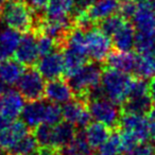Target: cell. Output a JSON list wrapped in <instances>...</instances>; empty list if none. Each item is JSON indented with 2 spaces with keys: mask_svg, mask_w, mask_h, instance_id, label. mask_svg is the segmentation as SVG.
Wrapping results in <instances>:
<instances>
[{
  "mask_svg": "<svg viewBox=\"0 0 155 155\" xmlns=\"http://www.w3.org/2000/svg\"><path fill=\"white\" fill-rule=\"evenodd\" d=\"M102 72L103 66L101 63L89 61L71 77L67 78L66 80L72 89L74 98L81 99L87 103L88 93L101 84Z\"/></svg>",
  "mask_w": 155,
  "mask_h": 155,
  "instance_id": "1",
  "label": "cell"
},
{
  "mask_svg": "<svg viewBox=\"0 0 155 155\" xmlns=\"http://www.w3.org/2000/svg\"><path fill=\"white\" fill-rule=\"evenodd\" d=\"M133 78L127 72L103 67L101 87L104 96L120 106L129 97Z\"/></svg>",
  "mask_w": 155,
  "mask_h": 155,
  "instance_id": "2",
  "label": "cell"
},
{
  "mask_svg": "<svg viewBox=\"0 0 155 155\" xmlns=\"http://www.w3.org/2000/svg\"><path fill=\"white\" fill-rule=\"evenodd\" d=\"M2 20L8 28L17 31L19 33H26L31 31L34 19V13L24 1L8 0L0 14Z\"/></svg>",
  "mask_w": 155,
  "mask_h": 155,
  "instance_id": "3",
  "label": "cell"
},
{
  "mask_svg": "<svg viewBox=\"0 0 155 155\" xmlns=\"http://www.w3.org/2000/svg\"><path fill=\"white\" fill-rule=\"evenodd\" d=\"M87 108L91 118L98 122L104 123L110 129L119 130L120 108L106 97H100L87 101Z\"/></svg>",
  "mask_w": 155,
  "mask_h": 155,
  "instance_id": "4",
  "label": "cell"
},
{
  "mask_svg": "<svg viewBox=\"0 0 155 155\" xmlns=\"http://www.w3.org/2000/svg\"><path fill=\"white\" fill-rule=\"evenodd\" d=\"M16 84L18 91L26 101L44 99L46 82L35 66L26 67Z\"/></svg>",
  "mask_w": 155,
  "mask_h": 155,
  "instance_id": "5",
  "label": "cell"
},
{
  "mask_svg": "<svg viewBox=\"0 0 155 155\" xmlns=\"http://www.w3.org/2000/svg\"><path fill=\"white\" fill-rule=\"evenodd\" d=\"M85 38L89 61L103 64L107 54L112 51L113 44L110 37L95 26L85 32Z\"/></svg>",
  "mask_w": 155,
  "mask_h": 155,
  "instance_id": "6",
  "label": "cell"
},
{
  "mask_svg": "<svg viewBox=\"0 0 155 155\" xmlns=\"http://www.w3.org/2000/svg\"><path fill=\"white\" fill-rule=\"evenodd\" d=\"M14 58L25 67L35 66L39 54L36 45V35L32 31L24 33L17 49L14 52Z\"/></svg>",
  "mask_w": 155,
  "mask_h": 155,
  "instance_id": "7",
  "label": "cell"
},
{
  "mask_svg": "<svg viewBox=\"0 0 155 155\" xmlns=\"http://www.w3.org/2000/svg\"><path fill=\"white\" fill-rule=\"evenodd\" d=\"M35 68L46 80H54L64 75V56L63 51H54L41 56L35 64Z\"/></svg>",
  "mask_w": 155,
  "mask_h": 155,
  "instance_id": "8",
  "label": "cell"
},
{
  "mask_svg": "<svg viewBox=\"0 0 155 155\" xmlns=\"http://www.w3.org/2000/svg\"><path fill=\"white\" fill-rule=\"evenodd\" d=\"M119 130L131 132L140 142H144L149 139V122L144 115L120 114Z\"/></svg>",
  "mask_w": 155,
  "mask_h": 155,
  "instance_id": "9",
  "label": "cell"
},
{
  "mask_svg": "<svg viewBox=\"0 0 155 155\" xmlns=\"http://www.w3.org/2000/svg\"><path fill=\"white\" fill-rule=\"evenodd\" d=\"M73 98L74 95L72 93V89L66 80L58 78L54 80H49L46 83L44 99L48 100V102L64 104Z\"/></svg>",
  "mask_w": 155,
  "mask_h": 155,
  "instance_id": "10",
  "label": "cell"
},
{
  "mask_svg": "<svg viewBox=\"0 0 155 155\" xmlns=\"http://www.w3.org/2000/svg\"><path fill=\"white\" fill-rule=\"evenodd\" d=\"M135 62L136 53H133L131 51H119L115 49L107 54L103 65L107 68L129 73L134 70Z\"/></svg>",
  "mask_w": 155,
  "mask_h": 155,
  "instance_id": "11",
  "label": "cell"
},
{
  "mask_svg": "<svg viewBox=\"0 0 155 155\" xmlns=\"http://www.w3.org/2000/svg\"><path fill=\"white\" fill-rule=\"evenodd\" d=\"M2 114L9 117L12 120H15L21 114V110L25 106V99L20 93L16 89L10 88L3 93L0 97Z\"/></svg>",
  "mask_w": 155,
  "mask_h": 155,
  "instance_id": "12",
  "label": "cell"
},
{
  "mask_svg": "<svg viewBox=\"0 0 155 155\" xmlns=\"http://www.w3.org/2000/svg\"><path fill=\"white\" fill-rule=\"evenodd\" d=\"M120 2L118 0H94L86 8V14L94 24L118 12Z\"/></svg>",
  "mask_w": 155,
  "mask_h": 155,
  "instance_id": "13",
  "label": "cell"
},
{
  "mask_svg": "<svg viewBox=\"0 0 155 155\" xmlns=\"http://www.w3.org/2000/svg\"><path fill=\"white\" fill-rule=\"evenodd\" d=\"M46 102L41 100L27 101L21 110V120L27 124L30 130H34L37 125L44 122Z\"/></svg>",
  "mask_w": 155,
  "mask_h": 155,
  "instance_id": "14",
  "label": "cell"
},
{
  "mask_svg": "<svg viewBox=\"0 0 155 155\" xmlns=\"http://www.w3.org/2000/svg\"><path fill=\"white\" fill-rule=\"evenodd\" d=\"M30 131L32 130L29 129L24 121L15 119L2 133H0V144L5 151H8Z\"/></svg>",
  "mask_w": 155,
  "mask_h": 155,
  "instance_id": "15",
  "label": "cell"
},
{
  "mask_svg": "<svg viewBox=\"0 0 155 155\" xmlns=\"http://www.w3.org/2000/svg\"><path fill=\"white\" fill-rule=\"evenodd\" d=\"M133 20L138 32L155 33V13L150 2L138 3Z\"/></svg>",
  "mask_w": 155,
  "mask_h": 155,
  "instance_id": "16",
  "label": "cell"
},
{
  "mask_svg": "<svg viewBox=\"0 0 155 155\" xmlns=\"http://www.w3.org/2000/svg\"><path fill=\"white\" fill-rule=\"evenodd\" d=\"M135 27L130 20H127L112 36V44L119 51H131L134 48Z\"/></svg>",
  "mask_w": 155,
  "mask_h": 155,
  "instance_id": "17",
  "label": "cell"
},
{
  "mask_svg": "<svg viewBox=\"0 0 155 155\" xmlns=\"http://www.w3.org/2000/svg\"><path fill=\"white\" fill-rule=\"evenodd\" d=\"M25 68L26 67L15 58H10L0 61V79L3 81L5 84L10 86L15 85L21 77Z\"/></svg>",
  "mask_w": 155,
  "mask_h": 155,
  "instance_id": "18",
  "label": "cell"
},
{
  "mask_svg": "<svg viewBox=\"0 0 155 155\" xmlns=\"http://www.w3.org/2000/svg\"><path fill=\"white\" fill-rule=\"evenodd\" d=\"M20 38V33L11 28L3 29L0 32V61L7 60L14 55Z\"/></svg>",
  "mask_w": 155,
  "mask_h": 155,
  "instance_id": "19",
  "label": "cell"
},
{
  "mask_svg": "<svg viewBox=\"0 0 155 155\" xmlns=\"http://www.w3.org/2000/svg\"><path fill=\"white\" fill-rule=\"evenodd\" d=\"M113 130L107 125L101 122H91L86 129H84V133L86 136V140L88 142L91 150L98 149L110 135Z\"/></svg>",
  "mask_w": 155,
  "mask_h": 155,
  "instance_id": "20",
  "label": "cell"
},
{
  "mask_svg": "<svg viewBox=\"0 0 155 155\" xmlns=\"http://www.w3.org/2000/svg\"><path fill=\"white\" fill-rule=\"evenodd\" d=\"M78 132V129L70 122L61 121L53 125V148L58 149L66 146L73 139Z\"/></svg>",
  "mask_w": 155,
  "mask_h": 155,
  "instance_id": "21",
  "label": "cell"
},
{
  "mask_svg": "<svg viewBox=\"0 0 155 155\" xmlns=\"http://www.w3.org/2000/svg\"><path fill=\"white\" fill-rule=\"evenodd\" d=\"M153 102L149 95L140 97H127V100L120 105V114H138L146 115Z\"/></svg>",
  "mask_w": 155,
  "mask_h": 155,
  "instance_id": "22",
  "label": "cell"
},
{
  "mask_svg": "<svg viewBox=\"0 0 155 155\" xmlns=\"http://www.w3.org/2000/svg\"><path fill=\"white\" fill-rule=\"evenodd\" d=\"M62 155H87L91 153V148L86 140L84 130H78L70 142L60 149Z\"/></svg>",
  "mask_w": 155,
  "mask_h": 155,
  "instance_id": "23",
  "label": "cell"
},
{
  "mask_svg": "<svg viewBox=\"0 0 155 155\" xmlns=\"http://www.w3.org/2000/svg\"><path fill=\"white\" fill-rule=\"evenodd\" d=\"M63 56H64V77L66 79L71 77L83 65L89 62V58L87 55L75 52L70 49L63 50Z\"/></svg>",
  "mask_w": 155,
  "mask_h": 155,
  "instance_id": "24",
  "label": "cell"
},
{
  "mask_svg": "<svg viewBox=\"0 0 155 155\" xmlns=\"http://www.w3.org/2000/svg\"><path fill=\"white\" fill-rule=\"evenodd\" d=\"M74 0H49L46 9V17L51 19L71 16L74 9Z\"/></svg>",
  "mask_w": 155,
  "mask_h": 155,
  "instance_id": "25",
  "label": "cell"
},
{
  "mask_svg": "<svg viewBox=\"0 0 155 155\" xmlns=\"http://www.w3.org/2000/svg\"><path fill=\"white\" fill-rule=\"evenodd\" d=\"M87 110V103L85 101L78 98H73V99L69 100L68 102L64 103L62 106V115L63 119L67 122L72 123L75 127L78 120L80 119L82 114Z\"/></svg>",
  "mask_w": 155,
  "mask_h": 155,
  "instance_id": "26",
  "label": "cell"
},
{
  "mask_svg": "<svg viewBox=\"0 0 155 155\" xmlns=\"http://www.w3.org/2000/svg\"><path fill=\"white\" fill-rule=\"evenodd\" d=\"M135 77L148 79L155 75V60L150 53H136V62L134 67Z\"/></svg>",
  "mask_w": 155,
  "mask_h": 155,
  "instance_id": "27",
  "label": "cell"
},
{
  "mask_svg": "<svg viewBox=\"0 0 155 155\" xmlns=\"http://www.w3.org/2000/svg\"><path fill=\"white\" fill-rule=\"evenodd\" d=\"M39 147L34 134L30 131L24 136L15 146L7 151V155H30L38 151Z\"/></svg>",
  "mask_w": 155,
  "mask_h": 155,
  "instance_id": "28",
  "label": "cell"
},
{
  "mask_svg": "<svg viewBox=\"0 0 155 155\" xmlns=\"http://www.w3.org/2000/svg\"><path fill=\"white\" fill-rule=\"evenodd\" d=\"M39 149H54L53 148V125L47 123H41L34 130H32Z\"/></svg>",
  "mask_w": 155,
  "mask_h": 155,
  "instance_id": "29",
  "label": "cell"
},
{
  "mask_svg": "<svg viewBox=\"0 0 155 155\" xmlns=\"http://www.w3.org/2000/svg\"><path fill=\"white\" fill-rule=\"evenodd\" d=\"M127 21V19L122 17L120 14L117 12L115 14L107 16V17L103 18L100 21H98L96 24V27L98 29L102 31L104 34H106L107 36H113L115 33L118 31V29L122 26L124 22Z\"/></svg>",
  "mask_w": 155,
  "mask_h": 155,
  "instance_id": "30",
  "label": "cell"
},
{
  "mask_svg": "<svg viewBox=\"0 0 155 155\" xmlns=\"http://www.w3.org/2000/svg\"><path fill=\"white\" fill-rule=\"evenodd\" d=\"M98 155H116L121 152V141L119 130L112 131L108 138L97 149Z\"/></svg>",
  "mask_w": 155,
  "mask_h": 155,
  "instance_id": "31",
  "label": "cell"
},
{
  "mask_svg": "<svg viewBox=\"0 0 155 155\" xmlns=\"http://www.w3.org/2000/svg\"><path fill=\"white\" fill-rule=\"evenodd\" d=\"M155 46V33H143L138 32L135 34L134 48L136 53H148Z\"/></svg>",
  "mask_w": 155,
  "mask_h": 155,
  "instance_id": "32",
  "label": "cell"
},
{
  "mask_svg": "<svg viewBox=\"0 0 155 155\" xmlns=\"http://www.w3.org/2000/svg\"><path fill=\"white\" fill-rule=\"evenodd\" d=\"M35 35H36V45L39 56L48 55V54L58 50V44H56V41L53 38L44 34V33H38V34Z\"/></svg>",
  "mask_w": 155,
  "mask_h": 155,
  "instance_id": "33",
  "label": "cell"
},
{
  "mask_svg": "<svg viewBox=\"0 0 155 155\" xmlns=\"http://www.w3.org/2000/svg\"><path fill=\"white\" fill-rule=\"evenodd\" d=\"M63 119L62 107L60 104L52 103V102H46L45 115H44V122L49 125H55L61 122Z\"/></svg>",
  "mask_w": 155,
  "mask_h": 155,
  "instance_id": "34",
  "label": "cell"
},
{
  "mask_svg": "<svg viewBox=\"0 0 155 155\" xmlns=\"http://www.w3.org/2000/svg\"><path fill=\"white\" fill-rule=\"evenodd\" d=\"M119 134H120V141H121V152L130 154L136 147L141 142L138 140L134 134L131 132L124 131V130H119Z\"/></svg>",
  "mask_w": 155,
  "mask_h": 155,
  "instance_id": "35",
  "label": "cell"
},
{
  "mask_svg": "<svg viewBox=\"0 0 155 155\" xmlns=\"http://www.w3.org/2000/svg\"><path fill=\"white\" fill-rule=\"evenodd\" d=\"M137 7H138V3L134 2L133 0L125 1V2H121L120 7H119V10H118V13L120 14L124 19L130 20L135 15Z\"/></svg>",
  "mask_w": 155,
  "mask_h": 155,
  "instance_id": "36",
  "label": "cell"
},
{
  "mask_svg": "<svg viewBox=\"0 0 155 155\" xmlns=\"http://www.w3.org/2000/svg\"><path fill=\"white\" fill-rule=\"evenodd\" d=\"M49 0H28V5L35 15H46V9Z\"/></svg>",
  "mask_w": 155,
  "mask_h": 155,
  "instance_id": "37",
  "label": "cell"
},
{
  "mask_svg": "<svg viewBox=\"0 0 155 155\" xmlns=\"http://www.w3.org/2000/svg\"><path fill=\"white\" fill-rule=\"evenodd\" d=\"M148 94L151 101L155 104V75L151 78L150 82L148 83Z\"/></svg>",
  "mask_w": 155,
  "mask_h": 155,
  "instance_id": "38",
  "label": "cell"
},
{
  "mask_svg": "<svg viewBox=\"0 0 155 155\" xmlns=\"http://www.w3.org/2000/svg\"><path fill=\"white\" fill-rule=\"evenodd\" d=\"M74 11H80V10H85L94 0H74Z\"/></svg>",
  "mask_w": 155,
  "mask_h": 155,
  "instance_id": "39",
  "label": "cell"
},
{
  "mask_svg": "<svg viewBox=\"0 0 155 155\" xmlns=\"http://www.w3.org/2000/svg\"><path fill=\"white\" fill-rule=\"evenodd\" d=\"M12 119L9 117L5 116V115H0V133H2L12 123Z\"/></svg>",
  "mask_w": 155,
  "mask_h": 155,
  "instance_id": "40",
  "label": "cell"
},
{
  "mask_svg": "<svg viewBox=\"0 0 155 155\" xmlns=\"http://www.w3.org/2000/svg\"><path fill=\"white\" fill-rule=\"evenodd\" d=\"M39 155H62L58 149H38Z\"/></svg>",
  "mask_w": 155,
  "mask_h": 155,
  "instance_id": "41",
  "label": "cell"
},
{
  "mask_svg": "<svg viewBox=\"0 0 155 155\" xmlns=\"http://www.w3.org/2000/svg\"><path fill=\"white\" fill-rule=\"evenodd\" d=\"M5 91V84L3 83V81L0 79V97L3 95Z\"/></svg>",
  "mask_w": 155,
  "mask_h": 155,
  "instance_id": "42",
  "label": "cell"
},
{
  "mask_svg": "<svg viewBox=\"0 0 155 155\" xmlns=\"http://www.w3.org/2000/svg\"><path fill=\"white\" fill-rule=\"evenodd\" d=\"M8 0H0V14H1V12H2V9L3 7H5V5L7 3Z\"/></svg>",
  "mask_w": 155,
  "mask_h": 155,
  "instance_id": "43",
  "label": "cell"
},
{
  "mask_svg": "<svg viewBox=\"0 0 155 155\" xmlns=\"http://www.w3.org/2000/svg\"><path fill=\"white\" fill-rule=\"evenodd\" d=\"M148 53H150V54H151V56H152V58L155 60V46L152 48V49L150 50V52H148Z\"/></svg>",
  "mask_w": 155,
  "mask_h": 155,
  "instance_id": "44",
  "label": "cell"
},
{
  "mask_svg": "<svg viewBox=\"0 0 155 155\" xmlns=\"http://www.w3.org/2000/svg\"><path fill=\"white\" fill-rule=\"evenodd\" d=\"M150 5H151V8H152V10L154 11V13H155V0H152L150 2Z\"/></svg>",
  "mask_w": 155,
  "mask_h": 155,
  "instance_id": "45",
  "label": "cell"
},
{
  "mask_svg": "<svg viewBox=\"0 0 155 155\" xmlns=\"http://www.w3.org/2000/svg\"><path fill=\"white\" fill-rule=\"evenodd\" d=\"M5 153H7V152H5V150L2 148V147H1V144H0V155H5Z\"/></svg>",
  "mask_w": 155,
  "mask_h": 155,
  "instance_id": "46",
  "label": "cell"
},
{
  "mask_svg": "<svg viewBox=\"0 0 155 155\" xmlns=\"http://www.w3.org/2000/svg\"><path fill=\"white\" fill-rule=\"evenodd\" d=\"M137 3H142V2H149L150 0H135Z\"/></svg>",
  "mask_w": 155,
  "mask_h": 155,
  "instance_id": "47",
  "label": "cell"
},
{
  "mask_svg": "<svg viewBox=\"0 0 155 155\" xmlns=\"http://www.w3.org/2000/svg\"><path fill=\"white\" fill-rule=\"evenodd\" d=\"M30 155H39V154H38V151H36V152L32 153V154H30Z\"/></svg>",
  "mask_w": 155,
  "mask_h": 155,
  "instance_id": "48",
  "label": "cell"
},
{
  "mask_svg": "<svg viewBox=\"0 0 155 155\" xmlns=\"http://www.w3.org/2000/svg\"><path fill=\"white\" fill-rule=\"evenodd\" d=\"M2 114V108H1V102H0V115Z\"/></svg>",
  "mask_w": 155,
  "mask_h": 155,
  "instance_id": "49",
  "label": "cell"
},
{
  "mask_svg": "<svg viewBox=\"0 0 155 155\" xmlns=\"http://www.w3.org/2000/svg\"><path fill=\"white\" fill-rule=\"evenodd\" d=\"M119 2H125V1H130V0H118Z\"/></svg>",
  "mask_w": 155,
  "mask_h": 155,
  "instance_id": "50",
  "label": "cell"
},
{
  "mask_svg": "<svg viewBox=\"0 0 155 155\" xmlns=\"http://www.w3.org/2000/svg\"><path fill=\"white\" fill-rule=\"evenodd\" d=\"M16 1H24V2H26V0H16Z\"/></svg>",
  "mask_w": 155,
  "mask_h": 155,
  "instance_id": "51",
  "label": "cell"
},
{
  "mask_svg": "<svg viewBox=\"0 0 155 155\" xmlns=\"http://www.w3.org/2000/svg\"><path fill=\"white\" fill-rule=\"evenodd\" d=\"M87 155H97V154H94V153H89V154H87Z\"/></svg>",
  "mask_w": 155,
  "mask_h": 155,
  "instance_id": "52",
  "label": "cell"
},
{
  "mask_svg": "<svg viewBox=\"0 0 155 155\" xmlns=\"http://www.w3.org/2000/svg\"><path fill=\"white\" fill-rule=\"evenodd\" d=\"M116 155H123V154H120V153H118V154H116Z\"/></svg>",
  "mask_w": 155,
  "mask_h": 155,
  "instance_id": "53",
  "label": "cell"
},
{
  "mask_svg": "<svg viewBox=\"0 0 155 155\" xmlns=\"http://www.w3.org/2000/svg\"><path fill=\"white\" fill-rule=\"evenodd\" d=\"M5 155H7V153H5Z\"/></svg>",
  "mask_w": 155,
  "mask_h": 155,
  "instance_id": "54",
  "label": "cell"
}]
</instances>
